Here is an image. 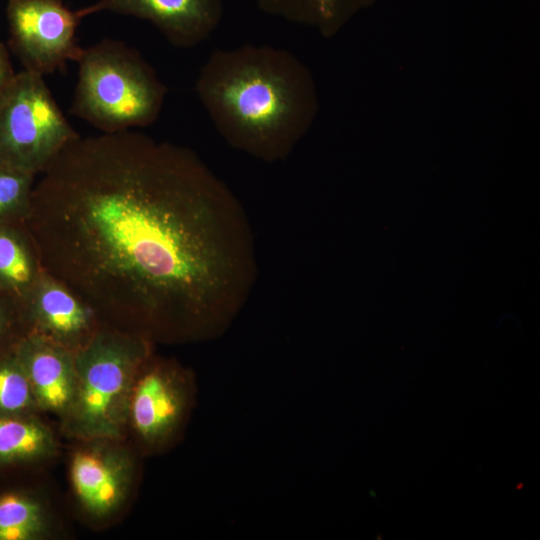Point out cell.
<instances>
[{
  "instance_id": "9a60e30c",
  "label": "cell",
  "mask_w": 540,
  "mask_h": 540,
  "mask_svg": "<svg viewBox=\"0 0 540 540\" xmlns=\"http://www.w3.org/2000/svg\"><path fill=\"white\" fill-rule=\"evenodd\" d=\"M44 528V513L38 502L22 494L0 496V540H29Z\"/></svg>"
},
{
  "instance_id": "ac0fdd59",
  "label": "cell",
  "mask_w": 540,
  "mask_h": 540,
  "mask_svg": "<svg viewBox=\"0 0 540 540\" xmlns=\"http://www.w3.org/2000/svg\"><path fill=\"white\" fill-rule=\"evenodd\" d=\"M17 321L23 323L18 301L0 292V343L8 337Z\"/></svg>"
},
{
  "instance_id": "8992f818",
  "label": "cell",
  "mask_w": 540,
  "mask_h": 540,
  "mask_svg": "<svg viewBox=\"0 0 540 540\" xmlns=\"http://www.w3.org/2000/svg\"><path fill=\"white\" fill-rule=\"evenodd\" d=\"M6 16L9 46L24 70L44 77L79 59L81 18L63 0H9Z\"/></svg>"
},
{
  "instance_id": "30bf717a",
  "label": "cell",
  "mask_w": 540,
  "mask_h": 540,
  "mask_svg": "<svg viewBox=\"0 0 540 540\" xmlns=\"http://www.w3.org/2000/svg\"><path fill=\"white\" fill-rule=\"evenodd\" d=\"M12 352L27 375L36 404L67 414L76 385L74 352L34 333L22 336Z\"/></svg>"
},
{
  "instance_id": "3957f363",
  "label": "cell",
  "mask_w": 540,
  "mask_h": 540,
  "mask_svg": "<svg viewBox=\"0 0 540 540\" xmlns=\"http://www.w3.org/2000/svg\"><path fill=\"white\" fill-rule=\"evenodd\" d=\"M71 113L101 133L134 130L159 117L167 87L134 48L103 39L83 48Z\"/></svg>"
},
{
  "instance_id": "d6986e66",
  "label": "cell",
  "mask_w": 540,
  "mask_h": 540,
  "mask_svg": "<svg viewBox=\"0 0 540 540\" xmlns=\"http://www.w3.org/2000/svg\"><path fill=\"white\" fill-rule=\"evenodd\" d=\"M16 72L7 47L0 42V98L13 80Z\"/></svg>"
},
{
  "instance_id": "4fadbf2b",
  "label": "cell",
  "mask_w": 540,
  "mask_h": 540,
  "mask_svg": "<svg viewBox=\"0 0 540 540\" xmlns=\"http://www.w3.org/2000/svg\"><path fill=\"white\" fill-rule=\"evenodd\" d=\"M265 13L286 21L316 27L325 34L336 31L370 0H254Z\"/></svg>"
},
{
  "instance_id": "5b68a950",
  "label": "cell",
  "mask_w": 540,
  "mask_h": 540,
  "mask_svg": "<svg viewBox=\"0 0 540 540\" xmlns=\"http://www.w3.org/2000/svg\"><path fill=\"white\" fill-rule=\"evenodd\" d=\"M79 136L44 77L16 72L0 98V162L37 177Z\"/></svg>"
},
{
  "instance_id": "52a82bcc",
  "label": "cell",
  "mask_w": 540,
  "mask_h": 540,
  "mask_svg": "<svg viewBox=\"0 0 540 540\" xmlns=\"http://www.w3.org/2000/svg\"><path fill=\"white\" fill-rule=\"evenodd\" d=\"M194 398L193 375L174 361L151 355L133 383L128 420L144 444L160 449L179 434Z\"/></svg>"
},
{
  "instance_id": "277c9868",
  "label": "cell",
  "mask_w": 540,
  "mask_h": 540,
  "mask_svg": "<svg viewBox=\"0 0 540 540\" xmlns=\"http://www.w3.org/2000/svg\"><path fill=\"white\" fill-rule=\"evenodd\" d=\"M153 342L109 325L74 352L76 385L68 428L87 439H113L128 422L135 378L152 355Z\"/></svg>"
},
{
  "instance_id": "5bb4252c",
  "label": "cell",
  "mask_w": 540,
  "mask_h": 540,
  "mask_svg": "<svg viewBox=\"0 0 540 540\" xmlns=\"http://www.w3.org/2000/svg\"><path fill=\"white\" fill-rule=\"evenodd\" d=\"M52 442L50 432L42 424L0 415V462L44 456L51 450Z\"/></svg>"
},
{
  "instance_id": "8fae6325",
  "label": "cell",
  "mask_w": 540,
  "mask_h": 540,
  "mask_svg": "<svg viewBox=\"0 0 540 540\" xmlns=\"http://www.w3.org/2000/svg\"><path fill=\"white\" fill-rule=\"evenodd\" d=\"M70 474L85 509L95 516H105L116 510L127 496L132 465L120 451L91 447L74 454Z\"/></svg>"
},
{
  "instance_id": "ba28073f",
  "label": "cell",
  "mask_w": 540,
  "mask_h": 540,
  "mask_svg": "<svg viewBox=\"0 0 540 540\" xmlns=\"http://www.w3.org/2000/svg\"><path fill=\"white\" fill-rule=\"evenodd\" d=\"M26 333L50 339L75 352L100 328V319L64 283L44 270L18 301Z\"/></svg>"
},
{
  "instance_id": "6da1fadb",
  "label": "cell",
  "mask_w": 540,
  "mask_h": 540,
  "mask_svg": "<svg viewBox=\"0 0 540 540\" xmlns=\"http://www.w3.org/2000/svg\"><path fill=\"white\" fill-rule=\"evenodd\" d=\"M23 225L45 272L153 343L220 337L257 280L229 186L192 149L134 130L66 146L36 177Z\"/></svg>"
},
{
  "instance_id": "7c38bea8",
  "label": "cell",
  "mask_w": 540,
  "mask_h": 540,
  "mask_svg": "<svg viewBox=\"0 0 540 540\" xmlns=\"http://www.w3.org/2000/svg\"><path fill=\"white\" fill-rule=\"evenodd\" d=\"M42 270L24 225L0 224V292L19 301Z\"/></svg>"
},
{
  "instance_id": "9c48e42d",
  "label": "cell",
  "mask_w": 540,
  "mask_h": 540,
  "mask_svg": "<svg viewBox=\"0 0 540 540\" xmlns=\"http://www.w3.org/2000/svg\"><path fill=\"white\" fill-rule=\"evenodd\" d=\"M103 11L146 20L172 46L192 48L217 29L224 0H98L77 10V14L82 19Z\"/></svg>"
},
{
  "instance_id": "2e32d148",
  "label": "cell",
  "mask_w": 540,
  "mask_h": 540,
  "mask_svg": "<svg viewBox=\"0 0 540 540\" xmlns=\"http://www.w3.org/2000/svg\"><path fill=\"white\" fill-rule=\"evenodd\" d=\"M36 176L0 162V224L23 225Z\"/></svg>"
},
{
  "instance_id": "7a4b0ae2",
  "label": "cell",
  "mask_w": 540,
  "mask_h": 540,
  "mask_svg": "<svg viewBox=\"0 0 540 540\" xmlns=\"http://www.w3.org/2000/svg\"><path fill=\"white\" fill-rule=\"evenodd\" d=\"M194 87L224 141L267 163L293 152L317 109L308 68L290 51L270 45L213 51Z\"/></svg>"
},
{
  "instance_id": "e0dca14e",
  "label": "cell",
  "mask_w": 540,
  "mask_h": 540,
  "mask_svg": "<svg viewBox=\"0 0 540 540\" xmlns=\"http://www.w3.org/2000/svg\"><path fill=\"white\" fill-rule=\"evenodd\" d=\"M34 405L30 382L14 353L0 355V415L15 416Z\"/></svg>"
}]
</instances>
